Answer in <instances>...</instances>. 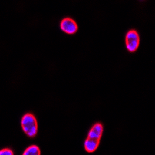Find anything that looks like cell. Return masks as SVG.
Instances as JSON below:
<instances>
[{
	"mask_svg": "<svg viewBox=\"0 0 155 155\" xmlns=\"http://www.w3.org/2000/svg\"><path fill=\"white\" fill-rule=\"evenodd\" d=\"M103 133V126L98 123L92 126L88 132V137L84 143L85 149L88 153H93L99 145L101 137Z\"/></svg>",
	"mask_w": 155,
	"mask_h": 155,
	"instance_id": "cell-1",
	"label": "cell"
},
{
	"mask_svg": "<svg viewBox=\"0 0 155 155\" xmlns=\"http://www.w3.org/2000/svg\"><path fill=\"white\" fill-rule=\"evenodd\" d=\"M21 127L23 132L30 137H34L37 134L38 125L37 119L32 113H27L22 117Z\"/></svg>",
	"mask_w": 155,
	"mask_h": 155,
	"instance_id": "cell-2",
	"label": "cell"
},
{
	"mask_svg": "<svg viewBox=\"0 0 155 155\" xmlns=\"http://www.w3.org/2000/svg\"><path fill=\"white\" fill-rule=\"evenodd\" d=\"M125 42L127 49L130 52H135L140 45V35L135 30H129L126 34Z\"/></svg>",
	"mask_w": 155,
	"mask_h": 155,
	"instance_id": "cell-3",
	"label": "cell"
},
{
	"mask_svg": "<svg viewBox=\"0 0 155 155\" xmlns=\"http://www.w3.org/2000/svg\"><path fill=\"white\" fill-rule=\"evenodd\" d=\"M60 27L62 31L68 34H74L78 31V24L74 19L70 17H66L61 22Z\"/></svg>",
	"mask_w": 155,
	"mask_h": 155,
	"instance_id": "cell-4",
	"label": "cell"
},
{
	"mask_svg": "<svg viewBox=\"0 0 155 155\" xmlns=\"http://www.w3.org/2000/svg\"><path fill=\"white\" fill-rule=\"evenodd\" d=\"M23 155H40L41 154V150L39 147L37 145H31L25 150L23 152Z\"/></svg>",
	"mask_w": 155,
	"mask_h": 155,
	"instance_id": "cell-5",
	"label": "cell"
},
{
	"mask_svg": "<svg viewBox=\"0 0 155 155\" xmlns=\"http://www.w3.org/2000/svg\"><path fill=\"white\" fill-rule=\"evenodd\" d=\"M13 151L11 150L9 148H4L2 150H0V155H12Z\"/></svg>",
	"mask_w": 155,
	"mask_h": 155,
	"instance_id": "cell-6",
	"label": "cell"
}]
</instances>
